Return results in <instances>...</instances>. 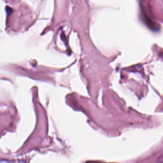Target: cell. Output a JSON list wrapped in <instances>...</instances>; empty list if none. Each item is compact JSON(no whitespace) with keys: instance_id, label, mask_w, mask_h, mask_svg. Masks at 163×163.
Here are the masks:
<instances>
[{"instance_id":"obj_1","label":"cell","mask_w":163,"mask_h":163,"mask_svg":"<svg viewBox=\"0 0 163 163\" xmlns=\"http://www.w3.org/2000/svg\"><path fill=\"white\" fill-rule=\"evenodd\" d=\"M142 19H143V22L146 24V26L149 27V28L153 31H158L159 29V26L155 22H153V21L150 19V18L146 16V14H145V12L142 14Z\"/></svg>"},{"instance_id":"obj_2","label":"cell","mask_w":163,"mask_h":163,"mask_svg":"<svg viewBox=\"0 0 163 163\" xmlns=\"http://www.w3.org/2000/svg\"><path fill=\"white\" fill-rule=\"evenodd\" d=\"M163 163V155L160 156L159 158L158 159V161L156 163Z\"/></svg>"}]
</instances>
